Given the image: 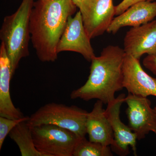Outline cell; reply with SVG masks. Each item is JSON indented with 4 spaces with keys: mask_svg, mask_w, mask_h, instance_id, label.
I'll list each match as a JSON object with an SVG mask.
<instances>
[{
    "mask_svg": "<svg viewBox=\"0 0 156 156\" xmlns=\"http://www.w3.org/2000/svg\"><path fill=\"white\" fill-rule=\"evenodd\" d=\"M9 136L18 146L22 156H46L36 147L31 128L27 121L20 123L10 132Z\"/></svg>",
    "mask_w": 156,
    "mask_h": 156,
    "instance_id": "9a60e30c",
    "label": "cell"
},
{
    "mask_svg": "<svg viewBox=\"0 0 156 156\" xmlns=\"http://www.w3.org/2000/svg\"><path fill=\"white\" fill-rule=\"evenodd\" d=\"M112 151L109 146L92 142L84 137L77 144L73 156H112Z\"/></svg>",
    "mask_w": 156,
    "mask_h": 156,
    "instance_id": "2e32d148",
    "label": "cell"
},
{
    "mask_svg": "<svg viewBox=\"0 0 156 156\" xmlns=\"http://www.w3.org/2000/svg\"><path fill=\"white\" fill-rule=\"evenodd\" d=\"M90 40L84 27L80 11H79L73 17L70 16L68 20L57 45V53L64 51L76 52L91 62L95 56Z\"/></svg>",
    "mask_w": 156,
    "mask_h": 156,
    "instance_id": "9c48e42d",
    "label": "cell"
},
{
    "mask_svg": "<svg viewBox=\"0 0 156 156\" xmlns=\"http://www.w3.org/2000/svg\"><path fill=\"white\" fill-rule=\"evenodd\" d=\"M75 5L91 39L106 32L115 15L113 0H81Z\"/></svg>",
    "mask_w": 156,
    "mask_h": 156,
    "instance_id": "8992f818",
    "label": "cell"
},
{
    "mask_svg": "<svg viewBox=\"0 0 156 156\" xmlns=\"http://www.w3.org/2000/svg\"><path fill=\"white\" fill-rule=\"evenodd\" d=\"M144 66L156 75V53L147 55L143 61Z\"/></svg>",
    "mask_w": 156,
    "mask_h": 156,
    "instance_id": "d6986e66",
    "label": "cell"
},
{
    "mask_svg": "<svg viewBox=\"0 0 156 156\" xmlns=\"http://www.w3.org/2000/svg\"><path fill=\"white\" fill-rule=\"evenodd\" d=\"M154 108L155 110V111L156 112V106Z\"/></svg>",
    "mask_w": 156,
    "mask_h": 156,
    "instance_id": "44dd1931",
    "label": "cell"
},
{
    "mask_svg": "<svg viewBox=\"0 0 156 156\" xmlns=\"http://www.w3.org/2000/svg\"><path fill=\"white\" fill-rule=\"evenodd\" d=\"M31 129L36 147L46 156H73L82 138L73 131L55 125L44 124Z\"/></svg>",
    "mask_w": 156,
    "mask_h": 156,
    "instance_id": "5b68a950",
    "label": "cell"
},
{
    "mask_svg": "<svg viewBox=\"0 0 156 156\" xmlns=\"http://www.w3.org/2000/svg\"><path fill=\"white\" fill-rule=\"evenodd\" d=\"M123 49L138 59L144 54L156 53V20L131 27L124 37Z\"/></svg>",
    "mask_w": 156,
    "mask_h": 156,
    "instance_id": "8fae6325",
    "label": "cell"
},
{
    "mask_svg": "<svg viewBox=\"0 0 156 156\" xmlns=\"http://www.w3.org/2000/svg\"><path fill=\"white\" fill-rule=\"evenodd\" d=\"M29 117L24 116L17 119H12L0 116V150L6 136L20 123L28 121Z\"/></svg>",
    "mask_w": 156,
    "mask_h": 156,
    "instance_id": "e0dca14e",
    "label": "cell"
},
{
    "mask_svg": "<svg viewBox=\"0 0 156 156\" xmlns=\"http://www.w3.org/2000/svg\"><path fill=\"white\" fill-rule=\"evenodd\" d=\"M126 95L122 94L107 104L105 109L106 117L110 123L113 131L114 141L111 145L112 150L119 156L128 155L129 146L136 156V134L129 126L123 123L120 119V111L122 104L125 101Z\"/></svg>",
    "mask_w": 156,
    "mask_h": 156,
    "instance_id": "ba28073f",
    "label": "cell"
},
{
    "mask_svg": "<svg viewBox=\"0 0 156 156\" xmlns=\"http://www.w3.org/2000/svg\"><path fill=\"white\" fill-rule=\"evenodd\" d=\"M34 2V0H22L16 12L4 18L0 30V39L10 60L13 76L21 58L30 54L29 20Z\"/></svg>",
    "mask_w": 156,
    "mask_h": 156,
    "instance_id": "3957f363",
    "label": "cell"
},
{
    "mask_svg": "<svg viewBox=\"0 0 156 156\" xmlns=\"http://www.w3.org/2000/svg\"><path fill=\"white\" fill-rule=\"evenodd\" d=\"M126 55L124 49L118 46L109 45L104 48L100 56L92 58L87 82L71 93V98L86 101L97 99L105 104L114 100L115 93L124 88Z\"/></svg>",
    "mask_w": 156,
    "mask_h": 156,
    "instance_id": "7a4b0ae2",
    "label": "cell"
},
{
    "mask_svg": "<svg viewBox=\"0 0 156 156\" xmlns=\"http://www.w3.org/2000/svg\"><path fill=\"white\" fill-rule=\"evenodd\" d=\"M155 17L156 2H139L115 17L106 32L115 34L122 27L139 26L152 21Z\"/></svg>",
    "mask_w": 156,
    "mask_h": 156,
    "instance_id": "7c38bea8",
    "label": "cell"
},
{
    "mask_svg": "<svg viewBox=\"0 0 156 156\" xmlns=\"http://www.w3.org/2000/svg\"><path fill=\"white\" fill-rule=\"evenodd\" d=\"M73 1L74 3L75 4L76 3L80 2V1H81V0H73Z\"/></svg>",
    "mask_w": 156,
    "mask_h": 156,
    "instance_id": "ffe728a7",
    "label": "cell"
},
{
    "mask_svg": "<svg viewBox=\"0 0 156 156\" xmlns=\"http://www.w3.org/2000/svg\"><path fill=\"white\" fill-rule=\"evenodd\" d=\"M103 103L98 100L92 111L87 115L86 127L89 140L104 146H110L114 141V134L106 117Z\"/></svg>",
    "mask_w": 156,
    "mask_h": 156,
    "instance_id": "5bb4252c",
    "label": "cell"
},
{
    "mask_svg": "<svg viewBox=\"0 0 156 156\" xmlns=\"http://www.w3.org/2000/svg\"><path fill=\"white\" fill-rule=\"evenodd\" d=\"M73 0H37L30 16L31 41L38 58L53 62L58 58L57 45L68 20L76 13Z\"/></svg>",
    "mask_w": 156,
    "mask_h": 156,
    "instance_id": "6da1fadb",
    "label": "cell"
},
{
    "mask_svg": "<svg viewBox=\"0 0 156 156\" xmlns=\"http://www.w3.org/2000/svg\"><path fill=\"white\" fill-rule=\"evenodd\" d=\"M123 73V87L128 93L143 97H156V78L151 76L143 69L140 59L126 54Z\"/></svg>",
    "mask_w": 156,
    "mask_h": 156,
    "instance_id": "30bf717a",
    "label": "cell"
},
{
    "mask_svg": "<svg viewBox=\"0 0 156 156\" xmlns=\"http://www.w3.org/2000/svg\"><path fill=\"white\" fill-rule=\"evenodd\" d=\"M155 0H123L119 5L115 6V14L117 16L119 15L135 3L140 2H153Z\"/></svg>",
    "mask_w": 156,
    "mask_h": 156,
    "instance_id": "ac0fdd59",
    "label": "cell"
},
{
    "mask_svg": "<svg viewBox=\"0 0 156 156\" xmlns=\"http://www.w3.org/2000/svg\"><path fill=\"white\" fill-rule=\"evenodd\" d=\"M129 126L137 139L144 138L152 131L156 134V112L147 97L128 93L125 98Z\"/></svg>",
    "mask_w": 156,
    "mask_h": 156,
    "instance_id": "52a82bcc",
    "label": "cell"
},
{
    "mask_svg": "<svg viewBox=\"0 0 156 156\" xmlns=\"http://www.w3.org/2000/svg\"><path fill=\"white\" fill-rule=\"evenodd\" d=\"M10 60L4 44L0 46V116L12 119L24 117L19 108L14 106L10 95V83L12 78Z\"/></svg>",
    "mask_w": 156,
    "mask_h": 156,
    "instance_id": "4fadbf2b",
    "label": "cell"
},
{
    "mask_svg": "<svg viewBox=\"0 0 156 156\" xmlns=\"http://www.w3.org/2000/svg\"><path fill=\"white\" fill-rule=\"evenodd\" d=\"M88 112L75 105L52 102L41 107L27 121L31 128L50 124L68 129L80 138L87 134L86 122Z\"/></svg>",
    "mask_w": 156,
    "mask_h": 156,
    "instance_id": "277c9868",
    "label": "cell"
}]
</instances>
